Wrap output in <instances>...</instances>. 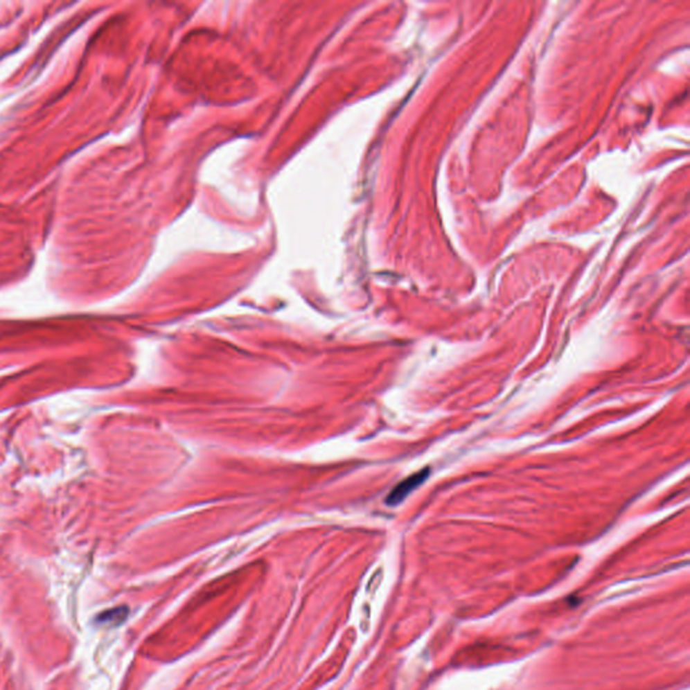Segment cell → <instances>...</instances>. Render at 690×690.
<instances>
[{
	"mask_svg": "<svg viewBox=\"0 0 690 690\" xmlns=\"http://www.w3.org/2000/svg\"><path fill=\"white\" fill-rule=\"evenodd\" d=\"M427 476H429V469H425V470H421L418 473L407 477L405 481H402L400 484H398L395 487L393 493H390V496L387 497V503L391 506L400 503L409 493L419 487Z\"/></svg>",
	"mask_w": 690,
	"mask_h": 690,
	"instance_id": "obj_1",
	"label": "cell"
}]
</instances>
